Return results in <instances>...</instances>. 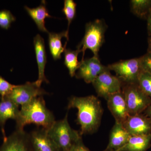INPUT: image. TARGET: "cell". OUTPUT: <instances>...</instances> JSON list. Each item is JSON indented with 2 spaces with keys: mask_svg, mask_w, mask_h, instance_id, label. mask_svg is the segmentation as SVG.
<instances>
[{
  "mask_svg": "<svg viewBox=\"0 0 151 151\" xmlns=\"http://www.w3.org/2000/svg\"><path fill=\"white\" fill-rule=\"evenodd\" d=\"M55 121L53 113L46 107L43 96H40L21 106L16 121V129L23 130L26 125L34 124L47 130Z\"/></svg>",
  "mask_w": 151,
  "mask_h": 151,
  "instance_id": "cell-2",
  "label": "cell"
},
{
  "mask_svg": "<svg viewBox=\"0 0 151 151\" xmlns=\"http://www.w3.org/2000/svg\"><path fill=\"white\" fill-rule=\"evenodd\" d=\"M108 28L103 19H97L86 24L84 37L77 46V49L82 52L81 60L84 59L85 51L89 49L94 56H98L100 48L105 41V33Z\"/></svg>",
  "mask_w": 151,
  "mask_h": 151,
  "instance_id": "cell-3",
  "label": "cell"
},
{
  "mask_svg": "<svg viewBox=\"0 0 151 151\" xmlns=\"http://www.w3.org/2000/svg\"><path fill=\"white\" fill-rule=\"evenodd\" d=\"M130 137L123 124L115 122L111 129L109 143L103 151H119L126 145Z\"/></svg>",
  "mask_w": 151,
  "mask_h": 151,
  "instance_id": "cell-15",
  "label": "cell"
},
{
  "mask_svg": "<svg viewBox=\"0 0 151 151\" xmlns=\"http://www.w3.org/2000/svg\"><path fill=\"white\" fill-rule=\"evenodd\" d=\"M33 43L38 68V78L35 82L38 86L41 87V85L43 82L49 83L45 74L47 63L45 44L44 39L39 34L37 35L34 38Z\"/></svg>",
  "mask_w": 151,
  "mask_h": 151,
  "instance_id": "cell-14",
  "label": "cell"
},
{
  "mask_svg": "<svg viewBox=\"0 0 151 151\" xmlns=\"http://www.w3.org/2000/svg\"><path fill=\"white\" fill-rule=\"evenodd\" d=\"M47 94H48L47 92L38 86L35 81L27 82L22 85H16L5 98L11 100L19 106H22L29 103L36 97Z\"/></svg>",
  "mask_w": 151,
  "mask_h": 151,
  "instance_id": "cell-7",
  "label": "cell"
},
{
  "mask_svg": "<svg viewBox=\"0 0 151 151\" xmlns=\"http://www.w3.org/2000/svg\"><path fill=\"white\" fill-rule=\"evenodd\" d=\"M123 124L131 136L151 134V119L145 114L129 116Z\"/></svg>",
  "mask_w": 151,
  "mask_h": 151,
  "instance_id": "cell-11",
  "label": "cell"
},
{
  "mask_svg": "<svg viewBox=\"0 0 151 151\" xmlns=\"http://www.w3.org/2000/svg\"><path fill=\"white\" fill-rule=\"evenodd\" d=\"M16 17L8 10L0 11V27L8 29L12 23L15 21Z\"/></svg>",
  "mask_w": 151,
  "mask_h": 151,
  "instance_id": "cell-24",
  "label": "cell"
},
{
  "mask_svg": "<svg viewBox=\"0 0 151 151\" xmlns=\"http://www.w3.org/2000/svg\"><path fill=\"white\" fill-rule=\"evenodd\" d=\"M141 68L142 71L151 74V53L147 52L139 57Z\"/></svg>",
  "mask_w": 151,
  "mask_h": 151,
  "instance_id": "cell-26",
  "label": "cell"
},
{
  "mask_svg": "<svg viewBox=\"0 0 151 151\" xmlns=\"http://www.w3.org/2000/svg\"><path fill=\"white\" fill-rule=\"evenodd\" d=\"M131 12L136 17L147 20L151 11V0H132L130 1Z\"/></svg>",
  "mask_w": 151,
  "mask_h": 151,
  "instance_id": "cell-20",
  "label": "cell"
},
{
  "mask_svg": "<svg viewBox=\"0 0 151 151\" xmlns=\"http://www.w3.org/2000/svg\"><path fill=\"white\" fill-rule=\"evenodd\" d=\"M0 151H32L29 134L24 130H16L4 139Z\"/></svg>",
  "mask_w": 151,
  "mask_h": 151,
  "instance_id": "cell-10",
  "label": "cell"
},
{
  "mask_svg": "<svg viewBox=\"0 0 151 151\" xmlns=\"http://www.w3.org/2000/svg\"><path fill=\"white\" fill-rule=\"evenodd\" d=\"M106 100L108 109L114 117L115 122L123 124L129 115L122 91L111 94Z\"/></svg>",
  "mask_w": 151,
  "mask_h": 151,
  "instance_id": "cell-12",
  "label": "cell"
},
{
  "mask_svg": "<svg viewBox=\"0 0 151 151\" xmlns=\"http://www.w3.org/2000/svg\"><path fill=\"white\" fill-rule=\"evenodd\" d=\"M24 9L27 12L40 31L48 33L49 32L45 26V19L47 18L52 17L49 14L46 8L45 1H42L37 7L30 8L25 6Z\"/></svg>",
  "mask_w": 151,
  "mask_h": 151,
  "instance_id": "cell-17",
  "label": "cell"
},
{
  "mask_svg": "<svg viewBox=\"0 0 151 151\" xmlns=\"http://www.w3.org/2000/svg\"><path fill=\"white\" fill-rule=\"evenodd\" d=\"M147 20V28L148 34L149 36H151V11L150 12Z\"/></svg>",
  "mask_w": 151,
  "mask_h": 151,
  "instance_id": "cell-28",
  "label": "cell"
},
{
  "mask_svg": "<svg viewBox=\"0 0 151 151\" xmlns=\"http://www.w3.org/2000/svg\"><path fill=\"white\" fill-rule=\"evenodd\" d=\"M138 84L142 91L151 98V74L142 71L139 77Z\"/></svg>",
  "mask_w": 151,
  "mask_h": 151,
  "instance_id": "cell-23",
  "label": "cell"
},
{
  "mask_svg": "<svg viewBox=\"0 0 151 151\" xmlns=\"http://www.w3.org/2000/svg\"><path fill=\"white\" fill-rule=\"evenodd\" d=\"M108 70H110L108 66L101 63L99 56H93L80 61L75 76L76 78L83 79L86 83L89 84L93 83L98 76Z\"/></svg>",
  "mask_w": 151,
  "mask_h": 151,
  "instance_id": "cell-9",
  "label": "cell"
},
{
  "mask_svg": "<svg viewBox=\"0 0 151 151\" xmlns=\"http://www.w3.org/2000/svg\"><path fill=\"white\" fill-rule=\"evenodd\" d=\"M47 131L49 137L60 151H70L73 144L81 137L80 132L70 127L68 120V113L62 120L55 121Z\"/></svg>",
  "mask_w": 151,
  "mask_h": 151,
  "instance_id": "cell-4",
  "label": "cell"
},
{
  "mask_svg": "<svg viewBox=\"0 0 151 151\" xmlns=\"http://www.w3.org/2000/svg\"><path fill=\"white\" fill-rule=\"evenodd\" d=\"M48 44L50 50L55 60L60 59L61 54L66 48L67 42L63 46L62 39L68 40V32L67 30L60 33L48 32Z\"/></svg>",
  "mask_w": 151,
  "mask_h": 151,
  "instance_id": "cell-18",
  "label": "cell"
},
{
  "mask_svg": "<svg viewBox=\"0 0 151 151\" xmlns=\"http://www.w3.org/2000/svg\"><path fill=\"white\" fill-rule=\"evenodd\" d=\"M122 92L129 116L141 114L151 104V98L142 91L138 84H123Z\"/></svg>",
  "mask_w": 151,
  "mask_h": 151,
  "instance_id": "cell-5",
  "label": "cell"
},
{
  "mask_svg": "<svg viewBox=\"0 0 151 151\" xmlns=\"http://www.w3.org/2000/svg\"><path fill=\"white\" fill-rule=\"evenodd\" d=\"M76 3L73 0H65L64 7L62 9L63 12L64 14L68 21V32L70 24L75 18L76 14Z\"/></svg>",
  "mask_w": 151,
  "mask_h": 151,
  "instance_id": "cell-22",
  "label": "cell"
},
{
  "mask_svg": "<svg viewBox=\"0 0 151 151\" xmlns=\"http://www.w3.org/2000/svg\"><path fill=\"white\" fill-rule=\"evenodd\" d=\"M70 151H91L83 143L82 137L79 138L74 144Z\"/></svg>",
  "mask_w": 151,
  "mask_h": 151,
  "instance_id": "cell-27",
  "label": "cell"
},
{
  "mask_svg": "<svg viewBox=\"0 0 151 151\" xmlns=\"http://www.w3.org/2000/svg\"><path fill=\"white\" fill-rule=\"evenodd\" d=\"M147 52L151 53V36L148 38Z\"/></svg>",
  "mask_w": 151,
  "mask_h": 151,
  "instance_id": "cell-30",
  "label": "cell"
},
{
  "mask_svg": "<svg viewBox=\"0 0 151 151\" xmlns=\"http://www.w3.org/2000/svg\"><path fill=\"white\" fill-rule=\"evenodd\" d=\"M80 52L78 49L73 50L65 48L64 50V64L68 69L71 77L75 76L76 70L79 67L80 62L78 61V56Z\"/></svg>",
  "mask_w": 151,
  "mask_h": 151,
  "instance_id": "cell-21",
  "label": "cell"
},
{
  "mask_svg": "<svg viewBox=\"0 0 151 151\" xmlns=\"http://www.w3.org/2000/svg\"><path fill=\"white\" fill-rule=\"evenodd\" d=\"M78 110L76 122L81 127L82 135L96 132L100 127L103 109L99 99L94 95L84 97H72L69 100L68 110Z\"/></svg>",
  "mask_w": 151,
  "mask_h": 151,
  "instance_id": "cell-1",
  "label": "cell"
},
{
  "mask_svg": "<svg viewBox=\"0 0 151 151\" xmlns=\"http://www.w3.org/2000/svg\"><path fill=\"white\" fill-rule=\"evenodd\" d=\"M151 145V134L131 136L127 144L119 151H147Z\"/></svg>",
  "mask_w": 151,
  "mask_h": 151,
  "instance_id": "cell-19",
  "label": "cell"
},
{
  "mask_svg": "<svg viewBox=\"0 0 151 151\" xmlns=\"http://www.w3.org/2000/svg\"><path fill=\"white\" fill-rule=\"evenodd\" d=\"M123 84H138L139 77L142 70L139 58L120 60L108 65Z\"/></svg>",
  "mask_w": 151,
  "mask_h": 151,
  "instance_id": "cell-6",
  "label": "cell"
},
{
  "mask_svg": "<svg viewBox=\"0 0 151 151\" xmlns=\"http://www.w3.org/2000/svg\"><path fill=\"white\" fill-rule=\"evenodd\" d=\"M145 115L151 119V104L149 106L148 108L144 111Z\"/></svg>",
  "mask_w": 151,
  "mask_h": 151,
  "instance_id": "cell-29",
  "label": "cell"
},
{
  "mask_svg": "<svg viewBox=\"0 0 151 151\" xmlns=\"http://www.w3.org/2000/svg\"><path fill=\"white\" fill-rule=\"evenodd\" d=\"M16 85L11 84L0 76V95L1 99L6 97Z\"/></svg>",
  "mask_w": 151,
  "mask_h": 151,
  "instance_id": "cell-25",
  "label": "cell"
},
{
  "mask_svg": "<svg viewBox=\"0 0 151 151\" xmlns=\"http://www.w3.org/2000/svg\"><path fill=\"white\" fill-rule=\"evenodd\" d=\"M32 151H60L47 134L46 129L41 128L29 134Z\"/></svg>",
  "mask_w": 151,
  "mask_h": 151,
  "instance_id": "cell-13",
  "label": "cell"
},
{
  "mask_svg": "<svg viewBox=\"0 0 151 151\" xmlns=\"http://www.w3.org/2000/svg\"><path fill=\"white\" fill-rule=\"evenodd\" d=\"M20 110L19 106L7 98L1 99L0 101V127L4 139L6 137L4 130L6 122L9 119L16 121L18 118Z\"/></svg>",
  "mask_w": 151,
  "mask_h": 151,
  "instance_id": "cell-16",
  "label": "cell"
},
{
  "mask_svg": "<svg viewBox=\"0 0 151 151\" xmlns=\"http://www.w3.org/2000/svg\"><path fill=\"white\" fill-rule=\"evenodd\" d=\"M92 84L97 95L105 100L111 94L121 92L123 84L118 77L110 73V70L98 76Z\"/></svg>",
  "mask_w": 151,
  "mask_h": 151,
  "instance_id": "cell-8",
  "label": "cell"
}]
</instances>
